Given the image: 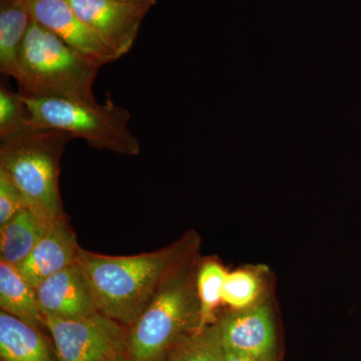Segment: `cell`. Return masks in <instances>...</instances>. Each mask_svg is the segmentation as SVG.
I'll return each instance as SVG.
<instances>
[{"label": "cell", "mask_w": 361, "mask_h": 361, "mask_svg": "<svg viewBox=\"0 0 361 361\" xmlns=\"http://www.w3.org/2000/svg\"><path fill=\"white\" fill-rule=\"evenodd\" d=\"M122 1L148 6L149 8H152V7L155 6L157 4V0H122Z\"/></svg>", "instance_id": "obj_22"}, {"label": "cell", "mask_w": 361, "mask_h": 361, "mask_svg": "<svg viewBox=\"0 0 361 361\" xmlns=\"http://www.w3.org/2000/svg\"><path fill=\"white\" fill-rule=\"evenodd\" d=\"M106 361H132L130 360L129 356H128L127 353L125 351H123V353H118V355H116L115 356H113V357L110 358V360Z\"/></svg>", "instance_id": "obj_23"}, {"label": "cell", "mask_w": 361, "mask_h": 361, "mask_svg": "<svg viewBox=\"0 0 361 361\" xmlns=\"http://www.w3.org/2000/svg\"><path fill=\"white\" fill-rule=\"evenodd\" d=\"M35 291L44 317L80 319L99 312L89 278L78 262L47 278Z\"/></svg>", "instance_id": "obj_10"}, {"label": "cell", "mask_w": 361, "mask_h": 361, "mask_svg": "<svg viewBox=\"0 0 361 361\" xmlns=\"http://www.w3.org/2000/svg\"><path fill=\"white\" fill-rule=\"evenodd\" d=\"M51 223L25 208L0 226V260L18 267L44 237Z\"/></svg>", "instance_id": "obj_13"}, {"label": "cell", "mask_w": 361, "mask_h": 361, "mask_svg": "<svg viewBox=\"0 0 361 361\" xmlns=\"http://www.w3.org/2000/svg\"><path fill=\"white\" fill-rule=\"evenodd\" d=\"M80 249L77 235L65 215L51 223L44 237L18 269L35 289L54 273L77 263Z\"/></svg>", "instance_id": "obj_11"}, {"label": "cell", "mask_w": 361, "mask_h": 361, "mask_svg": "<svg viewBox=\"0 0 361 361\" xmlns=\"http://www.w3.org/2000/svg\"><path fill=\"white\" fill-rule=\"evenodd\" d=\"M32 18L23 0H0V71L13 78Z\"/></svg>", "instance_id": "obj_15"}, {"label": "cell", "mask_w": 361, "mask_h": 361, "mask_svg": "<svg viewBox=\"0 0 361 361\" xmlns=\"http://www.w3.org/2000/svg\"><path fill=\"white\" fill-rule=\"evenodd\" d=\"M0 308L32 326L47 330L37 291L26 281L18 267L4 260H0Z\"/></svg>", "instance_id": "obj_14"}, {"label": "cell", "mask_w": 361, "mask_h": 361, "mask_svg": "<svg viewBox=\"0 0 361 361\" xmlns=\"http://www.w3.org/2000/svg\"><path fill=\"white\" fill-rule=\"evenodd\" d=\"M75 13L122 58L134 47L149 7L122 0H68Z\"/></svg>", "instance_id": "obj_8"}, {"label": "cell", "mask_w": 361, "mask_h": 361, "mask_svg": "<svg viewBox=\"0 0 361 361\" xmlns=\"http://www.w3.org/2000/svg\"><path fill=\"white\" fill-rule=\"evenodd\" d=\"M198 254L161 285L147 307L128 327L126 353L132 361H154L200 329L197 289Z\"/></svg>", "instance_id": "obj_2"}, {"label": "cell", "mask_w": 361, "mask_h": 361, "mask_svg": "<svg viewBox=\"0 0 361 361\" xmlns=\"http://www.w3.org/2000/svg\"><path fill=\"white\" fill-rule=\"evenodd\" d=\"M73 137L30 126L0 145V168L23 194L26 208L51 223L65 216L59 187V165Z\"/></svg>", "instance_id": "obj_4"}, {"label": "cell", "mask_w": 361, "mask_h": 361, "mask_svg": "<svg viewBox=\"0 0 361 361\" xmlns=\"http://www.w3.org/2000/svg\"><path fill=\"white\" fill-rule=\"evenodd\" d=\"M227 273L223 265L214 259L203 261L199 265L197 289L200 300V329L218 322L217 310L223 301V287Z\"/></svg>", "instance_id": "obj_16"}, {"label": "cell", "mask_w": 361, "mask_h": 361, "mask_svg": "<svg viewBox=\"0 0 361 361\" xmlns=\"http://www.w3.org/2000/svg\"><path fill=\"white\" fill-rule=\"evenodd\" d=\"M25 208L26 204L20 189L6 171L0 168V226L6 224Z\"/></svg>", "instance_id": "obj_20"}, {"label": "cell", "mask_w": 361, "mask_h": 361, "mask_svg": "<svg viewBox=\"0 0 361 361\" xmlns=\"http://www.w3.org/2000/svg\"><path fill=\"white\" fill-rule=\"evenodd\" d=\"M44 322L59 361H106L126 350L128 327L103 313Z\"/></svg>", "instance_id": "obj_6"}, {"label": "cell", "mask_w": 361, "mask_h": 361, "mask_svg": "<svg viewBox=\"0 0 361 361\" xmlns=\"http://www.w3.org/2000/svg\"><path fill=\"white\" fill-rule=\"evenodd\" d=\"M223 348L256 361H280L274 313L266 300L218 317Z\"/></svg>", "instance_id": "obj_7"}, {"label": "cell", "mask_w": 361, "mask_h": 361, "mask_svg": "<svg viewBox=\"0 0 361 361\" xmlns=\"http://www.w3.org/2000/svg\"><path fill=\"white\" fill-rule=\"evenodd\" d=\"M176 361H223L224 349L217 324L196 330L171 349Z\"/></svg>", "instance_id": "obj_18"}, {"label": "cell", "mask_w": 361, "mask_h": 361, "mask_svg": "<svg viewBox=\"0 0 361 361\" xmlns=\"http://www.w3.org/2000/svg\"><path fill=\"white\" fill-rule=\"evenodd\" d=\"M32 20L99 66L118 59L85 25L68 0H23Z\"/></svg>", "instance_id": "obj_9"}, {"label": "cell", "mask_w": 361, "mask_h": 361, "mask_svg": "<svg viewBox=\"0 0 361 361\" xmlns=\"http://www.w3.org/2000/svg\"><path fill=\"white\" fill-rule=\"evenodd\" d=\"M99 68L32 20L13 78L25 97L94 101Z\"/></svg>", "instance_id": "obj_3"}, {"label": "cell", "mask_w": 361, "mask_h": 361, "mask_svg": "<svg viewBox=\"0 0 361 361\" xmlns=\"http://www.w3.org/2000/svg\"><path fill=\"white\" fill-rule=\"evenodd\" d=\"M30 127V111L23 97L0 89V139L6 140Z\"/></svg>", "instance_id": "obj_19"}, {"label": "cell", "mask_w": 361, "mask_h": 361, "mask_svg": "<svg viewBox=\"0 0 361 361\" xmlns=\"http://www.w3.org/2000/svg\"><path fill=\"white\" fill-rule=\"evenodd\" d=\"M200 239L187 232L160 250L130 256H111L80 249L78 262L89 278L103 314L129 327L161 285L198 254Z\"/></svg>", "instance_id": "obj_1"}, {"label": "cell", "mask_w": 361, "mask_h": 361, "mask_svg": "<svg viewBox=\"0 0 361 361\" xmlns=\"http://www.w3.org/2000/svg\"><path fill=\"white\" fill-rule=\"evenodd\" d=\"M23 97L32 127L61 130L97 149L126 156L141 153L139 140L130 130V111L110 99L99 104L96 99Z\"/></svg>", "instance_id": "obj_5"}, {"label": "cell", "mask_w": 361, "mask_h": 361, "mask_svg": "<svg viewBox=\"0 0 361 361\" xmlns=\"http://www.w3.org/2000/svg\"><path fill=\"white\" fill-rule=\"evenodd\" d=\"M224 349V348H223ZM223 361H256L251 360V358L246 357V356L237 355V353H231V351L226 350L224 349V356H223Z\"/></svg>", "instance_id": "obj_21"}, {"label": "cell", "mask_w": 361, "mask_h": 361, "mask_svg": "<svg viewBox=\"0 0 361 361\" xmlns=\"http://www.w3.org/2000/svg\"><path fill=\"white\" fill-rule=\"evenodd\" d=\"M0 358L1 361H59L51 338L44 330L20 318L0 312Z\"/></svg>", "instance_id": "obj_12"}, {"label": "cell", "mask_w": 361, "mask_h": 361, "mask_svg": "<svg viewBox=\"0 0 361 361\" xmlns=\"http://www.w3.org/2000/svg\"><path fill=\"white\" fill-rule=\"evenodd\" d=\"M154 361H176L174 356H173V353L170 351H168L167 353L160 356V357L157 358V360Z\"/></svg>", "instance_id": "obj_24"}, {"label": "cell", "mask_w": 361, "mask_h": 361, "mask_svg": "<svg viewBox=\"0 0 361 361\" xmlns=\"http://www.w3.org/2000/svg\"><path fill=\"white\" fill-rule=\"evenodd\" d=\"M263 290L264 278L262 270L242 268L226 275L223 301L232 310H244L263 300Z\"/></svg>", "instance_id": "obj_17"}]
</instances>
